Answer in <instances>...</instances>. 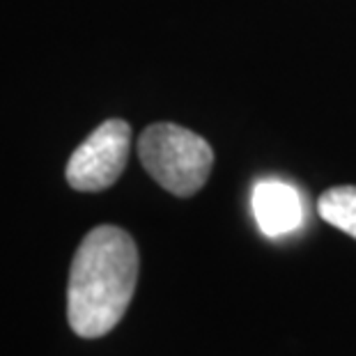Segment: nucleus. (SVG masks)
<instances>
[{
  "mask_svg": "<svg viewBox=\"0 0 356 356\" xmlns=\"http://www.w3.org/2000/svg\"><path fill=\"white\" fill-rule=\"evenodd\" d=\"M317 211L333 228L347 232L356 239V186H333L317 200Z\"/></svg>",
  "mask_w": 356,
  "mask_h": 356,
  "instance_id": "5",
  "label": "nucleus"
},
{
  "mask_svg": "<svg viewBox=\"0 0 356 356\" xmlns=\"http://www.w3.org/2000/svg\"><path fill=\"white\" fill-rule=\"evenodd\" d=\"M129 149H131L129 124L124 120H106L74 149L65 177L76 191H104L122 175Z\"/></svg>",
  "mask_w": 356,
  "mask_h": 356,
  "instance_id": "3",
  "label": "nucleus"
},
{
  "mask_svg": "<svg viewBox=\"0 0 356 356\" xmlns=\"http://www.w3.org/2000/svg\"><path fill=\"white\" fill-rule=\"evenodd\" d=\"M253 214L267 237H283L304 223V202L294 186L264 179L253 188Z\"/></svg>",
  "mask_w": 356,
  "mask_h": 356,
  "instance_id": "4",
  "label": "nucleus"
},
{
  "mask_svg": "<svg viewBox=\"0 0 356 356\" xmlns=\"http://www.w3.org/2000/svg\"><path fill=\"white\" fill-rule=\"evenodd\" d=\"M138 156L149 177L179 198L198 193L214 165V152L202 136L170 122L140 134Z\"/></svg>",
  "mask_w": 356,
  "mask_h": 356,
  "instance_id": "2",
  "label": "nucleus"
},
{
  "mask_svg": "<svg viewBox=\"0 0 356 356\" xmlns=\"http://www.w3.org/2000/svg\"><path fill=\"white\" fill-rule=\"evenodd\" d=\"M138 280V248L115 225L90 230L74 255L67 320L81 338H102L127 313Z\"/></svg>",
  "mask_w": 356,
  "mask_h": 356,
  "instance_id": "1",
  "label": "nucleus"
}]
</instances>
